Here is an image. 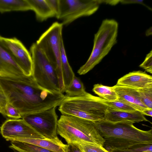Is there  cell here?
<instances>
[{"label":"cell","mask_w":152,"mask_h":152,"mask_svg":"<svg viewBox=\"0 0 152 152\" xmlns=\"http://www.w3.org/2000/svg\"><path fill=\"white\" fill-rule=\"evenodd\" d=\"M0 85L9 103L22 117L59 106L65 97L63 93L43 88L32 75L24 80L0 77Z\"/></svg>","instance_id":"1"},{"label":"cell","mask_w":152,"mask_h":152,"mask_svg":"<svg viewBox=\"0 0 152 152\" xmlns=\"http://www.w3.org/2000/svg\"><path fill=\"white\" fill-rule=\"evenodd\" d=\"M129 122H111L107 121L95 124L105 140L107 151L143 143H152V129H138Z\"/></svg>","instance_id":"2"},{"label":"cell","mask_w":152,"mask_h":152,"mask_svg":"<svg viewBox=\"0 0 152 152\" xmlns=\"http://www.w3.org/2000/svg\"><path fill=\"white\" fill-rule=\"evenodd\" d=\"M57 133L67 144H85L104 147L105 142L95 123L72 116H61L58 120Z\"/></svg>","instance_id":"3"},{"label":"cell","mask_w":152,"mask_h":152,"mask_svg":"<svg viewBox=\"0 0 152 152\" xmlns=\"http://www.w3.org/2000/svg\"><path fill=\"white\" fill-rule=\"evenodd\" d=\"M59 106L58 110L62 115L77 117L95 124L106 121L109 109L103 99L86 91L75 96H65Z\"/></svg>","instance_id":"4"},{"label":"cell","mask_w":152,"mask_h":152,"mask_svg":"<svg viewBox=\"0 0 152 152\" xmlns=\"http://www.w3.org/2000/svg\"><path fill=\"white\" fill-rule=\"evenodd\" d=\"M118 24L113 19L103 20L94 35V45L91 54L85 64L78 70L80 75H84L98 64L117 42Z\"/></svg>","instance_id":"5"},{"label":"cell","mask_w":152,"mask_h":152,"mask_svg":"<svg viewBox=\"0 0 152 152\" xmlns=\"http://www.w3.org/2000/svg\"><path fill=\"white\" fill-rule=\"evenodd\" d=\"M63 25L58 22L53 23L40 36L36 42L51 63L56 73L60 92H64L61 64V44L63 39Z\"/></svg>","instance_id":"6"},{"label":"cell","mask_w":152,"mask_h":152,"mask_svg":"<svg viewBox=\"0 0 152 152\" xmlns=\"http://www.w3.org/2000/svg\"><path fill=\"white\" fill-rule=\"evenodd\" d=\"M30 52L32 61V76L37 83L45 89L61 93L54 68L36 43L31 46Z\"/></svg>","instance_id":"7"},{"label":"cell","mask_w":152,"mask_h":152,"mask_svg":"<svg viewBox=\"0 0 152 152\" xmlns=\"http://www.w3.org/2000/svg\"><path fill=\"white\" fill-rule=\"evenodd\" d=\"M101 0H59V13L57 18L64 25L78 18L90 16L98 9Z\"/></svg>","instance_id":"8"},{"label":"cell","mask_w":152,"mask_h":152,"mask_svg":"<svg viewBox=\"0 0 152 152\" xmlns=\"http://www.w3.org/2000/svg\"><path fill=\"white\" fill-rule=\"evenodd\" d=\"M54 107L48 110L25 115L24 120L37 132L46 139L58 138L57 135L58 116Z\"/></svg>","instance_id":"9"},{"label":"cell","mask_w":152,"mask_h":152,"mask_svg":"<svg viewBox=\"0 0 152 152\" xmlns=\"http://www.w3.org/2000/svg\"><path fill=\"white\" fill-rule=\"evenodd\" d=\"M2 44L25 75H32L33 64L31 56L22 42L16 37L6 38L0 36Z\"/></svg>","instance_id":"10"},{"label":"cell","mask_w":152,"mask_h":152,"mask_svg":"<svg viewBox=\"0 0 152 152\" xmlns=\"http://www.w3.org/2000/svg\"><path fill=\"white\" fill-rule=\"evenodd\" d=\"M0 130L1 135L5 139L12 137L46 139L22 118L6 120Z\"/></svg>","instance_id":"11"},{"label":"cell","mask_w":152,"mask_h":152,"mask_svg":"<svg viewBox=\"0 0 152 152\" xmlns=\"http://www.w3.org/2000/svg\"><path fill=\"white\" fill-rule=\"evenodd\" d=\"M28 77L15 62L0 39V77L24 80Z\"/></svg>","instance_id":"12"},{"label":"cell","mask_w":152,"mask_h":152,"mask_svg":"<svg viewBox=\"0 0 152 152\" xmlns=\"http://www.w3.org/2000/svg\"><path fill=\"white\" fill-rule=\"evenodd\" d=\"M117 85L137 89L152 87V77L140 70L130 72L117 81Z\"/></svg>","instance_id":"13"},{"label":"cell","mask_w":152,"mask_h":152,"mask_svg":"<svg viewBox=\"0 0 152 152\" xmlns=\"http://www.w3.org/2000/svg\"><path fill=\"white\" fill-rule=\"evenodd\" d=\"M118 96V100L130 105L136 110L142 112L147 108L141 101L137 89L116 85L113 86Z\"/></svg>","instance_id":"14"},{"label":"cell","mask_w":152,"mask_h":152,"mask_svg":"<svg viewBox=\"0 0 152 152\" xmlns=\"http://www.w3.org/2000/svg\"><path fill=\"white\" fill-rule=\"evenodd\" d=\"M8 141H17L32 144L53 152H67L68 145L64 144L58 138L54 139L12 137Z\"/></svg>","instance_id":"15"},{"label":"cell","mask_w":152,"mask_h":152,"mask_svg":"<svg viewBox=\"0 0 152 152\" xmlns=\"http://www.w3.org/2000/svg\"><path fill=\"white\" fill-rule=\"evenodd\" d=\"M106 121L111 122H129L133 124L143 121H148L141 112L134 110L124 112L109 108L106 114Z\"/></svg>","instance_id":"16"},{"label":"cell","mask_w":152,"mask_h":152,"mask_svg":"<svg viewBox=\"0 0 152 152\" xmlns=\"http://www.w3.org/2000/svg\"><path fill=\"white\" fill-rule=\"evenodd\" d=\"M32 10L35 13L37 20L43 21L47 19L56 17V15L47 3L46 0H27Z\"/></svg>","instance_id":"17"},{"label":"cell","mask_w":152,"mask_h":152,"mask_svg":"<svg viewBox=\"0 0 152 152\" xmlns=\"http://www.w3.org/2000/svg\"><path fill=\"white\" fill-rule=\"evenodd\" d=\"M61 70L65 90L70 85L75 75L68 62L63 39L61 41Z\"/></svg>","instance_id":"18"},{"label":"cell","mask_w":152,"mask_h":152,"mask_svg":"<svg viewBox=\"0 0 152 152\" xmlns=\"http://www.w3.org/2000/svg\"><path fill=\"white\" fill-rule=\"evenodd\" d=\"M32 10L27 0H0V12Z\"/></svg>","instance_id":"19"},{"label":"cell","mask_w":152,"mask_h":152,"mask_svg":"<svg viewBox=\"0 0 152 152\" xmlns=\"http://www.w3.org/2000/svg\"><path fill=\"white\" fill-rule=\"evenodd\" d=\"M93 92L102 99L108 101H113L118 99L117 95L113 86L97 84L94 85Z\"/></svg>","instance_id":"20"},{"label":"cell","mask_w":152,"mask_h":152,"mask_svg":"<svg viewBox=\"0 0 152 152\" xmlns=\"http://www.w3.org/2000/svg\"><path fill=\"white\" fill-rule=\"evenodd\" d=\"M9 148L18 152H53L41 147L26 143L11 141Z\"/></svg>","instance_id":"21"},{"label":"cell","mask_w":152,"mask_h":152,"mask_svg":"<svg viewBox=\"0 0 152 152\" xmlns=\"http://www.w3.org/2000/svg\"><path fill=\"white\" fill-rule=\"evenodd\" d=\"M86 91L83 83L75 75L69 86L64 90L66 96L70 97L80 95Z\"/></svg>","instance_id":"22"},{"label":"cell","mask_w":152,"mask_h":152,"mask_svg":"<svg viewBox=\"0 0 152 152\" xmlns=\"http://www.w3.org/2000/svg\"><path fill=\"white\" fill-rule=\"evenodd\" d=\"M109 152H152V143L136 144L123 148L111 149Z\"/></svg>","instance_id":"23"},{"label":"cell","mask_w":152,"mask_h":152,"mask_svg":"<svg viewBox=\"0 0 152 152\" xmlns=\"http://www.w3.org/2000/svg\"><path fill=\"white\" fill-rule=\"evenodd\" d=\"M103 101L109 107V109L113 110L124 112L136 110L130 105L118 99L113 101H108L103 99Z\"/></svg>","instance_id":"24"},{"label":"cell","mask_w":152,"mask_h":152,"mask_svg":"<svg viewBox=\"0 0 152 152\" xmlns=\"http://www.w3.org/2000/svg\"><path fill=\"white\" fill-rule=\"evenodd\" d=\"M137 90L142 103L147 108L152 109V87Z\"/></svg>","instance_id":"25"},{"label":"cell","mask_w":152,"mask_h":152,"mask_svg":"<svg viewBox=\"0 0 152 152\" xmlns=\"http://www.w3.org/2000/svg\"><path fill=\"white\" fill-rule=\"evenodd\" d=\"M82 152H109L104 148L94 145L76 143Z\"/></svg>","instance_id":"26"},{"label":"cell","mask_w":152,"mask_h":152,"mask_svg":"<svg viewBox=\"0 0 152 152\" xmlns=\"http://www.w3.org/2000/svg\"><path fill=\"white\" fill-rule=\"evenodd\" d=\"M5 114L6 116L13 119H19L22 118L18 110L9 102L6 107Z\"/></svg>","instance_id":"27"},{"label":"cell","mask_w":152,"mask_h":152,"mask_svg":"<svg viewBox=\"0 0 152 152\" xmlns=\"http://www.w3.org/2000/svg\"><path fill=\"white\" fill-rule=\"evenodd\" d=\"M152 51L151 50L146 56L143 62L139 66L145 69L147 72L152 73Z\"/></svg>","instance_id":"28"},{"label":"cell","mask_w":152,"mask_h":152,"mask_svg":"<svg viewBox=\"0 0 152 152\" xmlns=\"http://www.w3.org/2000/svg\"><path fill=\"white\" fill-rule=\"evenodd\" d=\"M8 102L7 97L0 85V113L5 116L6 107Z\"/></svg>","instance_id":"29"},{"label":"cell","mask_w":152,"mask_h":152,"mask_svg":"<svg viewBox=\"0 0 152 152\" xmlns=\"http://www.w3.org/2000/svg\"><path fill=\"white\" fill-rule=\"evenodd\" d=\"M46 1L57 18L59 13V0H46Z\"/></svg>","instance_id":"30"},{"label":"cell","mask_w":152,"mask_h":152,"mask_svg":"<svg viewBox=\"0 0 152 152\" xmlns=\"http://www.w3.org/2000/svg\"><path fill=\"white\" fill-rule=\"evenodd\" d=\"M68 145L67 152H82L80 149L75 144L69 143Z\"/></svg>","instance_id":"31"},{"label":"cell","mask_w":152,"mask_h":152,"mask_svg":"<svg viewBox=\"0 0 152 152\" xmlns=\"http://www.w3.org/2000/svg\"><path fill=\"white\" fill-rule=\"evenodd\" d=\"M143 0H120V2L123 4H144Z\"/></svg>","instance_id":"32"},{"label":"cell","mask_w":152,"mask_h":152,"mask_svg":"<svg viewBox=\"0 0 152 152\" xmlns=\"http://www.w3.org/2000/svg\"><path fill=\"white\" fill-rule=\"evenodd\" d=\"M141 112L143 115H145L151 117H152V109L147 108L143 110Z\"/></svg>","instance_id":"33"},{"label":"cell","mask_w":152,"mask_h":152,"mask_svg":"<svg viewBox=\"0 0 152 152\" xmlns=\"http://www.w3.org/2000/svg\"><path fill=\"white\" fill-rule=\"evenodd\" d=\"M101 2H104L111 5H115L120 2V0H101Z\"/></svg>","instance_id":"34"},{"label":"cell","mask_w":152,"mask_h":152,"mask_svg":"<svg viewBox=\"0 0 152 152\" xmlns=\"http://www.w3.org/2000/svg\"><path fill=\"white\" fill-rule=\"evenodd\" d=\"M152 28L151 27L148 29L145 32V35L147 36H148L152 34Z\"/></svg>","instance_id":"35"}]
</instances>
